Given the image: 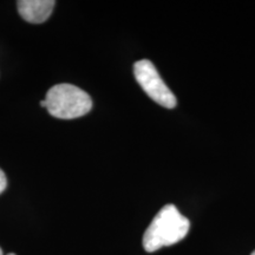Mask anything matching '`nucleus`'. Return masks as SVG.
I'll return each mask as SVG.
<instances>
[{
  "mask_svg": "<svg viewBox=\"0 0 255 255\" xmlns=\"http://www.w3.org/2000/svg\"><path fill=\"white\" fill-rule=\"evenodd\" d=\"M7 255H17V254H14V253H9V254H7Z\"/></svg>",
  "mask_w": 255,
  "mask_h": 255,
  "instance_id": "nucleus-8",
  "label": "nucleus"
},
{
  "mask_svg": "<svg viewBox=\"0 0 255 255\" xmlns=\"http://www.w3.org/2000/svg\"><path fill=\"white\" fill-rule=\"evenodd\" d=\"M133 75L137 83L152 101L167 109L176 107V97L158 75V71L150 60L142 59L136 62L133 65Z\"/></svg>",
  "mask_w": 255,
  "mask_h": 255,
  "instance_id": "nucleus-3",
  "label": "nucleus"
},
{
  "mask_svg": "<svg viewBox=\"0 0 255 255\" xmlns=\"http://www.w3.org/2000/svg\"><path fill=\"white\" fill-rule=\"evenodd\" d=\"M55 5L53 0H20L17 2V8L24 20L41 24L50 18Z\"/></svg>",
  "mask_w": 255,
  "mask_h": 255,
  "instance_id": "nucleus-4",
  "label": "nucleus"
},
{
  "mask_svg": "<svg viewBox=\"0 0 255 255\" xmlns=\"http://www.w3.org/2000/svg\"><path fill=\"white\" fill-rule=\"evenodd\" d=\"M251 255H255V251H254V252H253V253H252Z\"/></svg>",
  "mask_w": 255,
  "mask_h": 255,
  "instance_id": "nucleus-9",
  "label": "nucleus"
},
{
  "mask_svg": "<svg viewBox=\"0 0 255 255\" xmlns=\"http://www.w3.org/2000/svg\"><path fill=\"white\" fill-rule=\"evenodd\" d=\"M190 222L174 205L164 206L143 235V247L148 253L177 244L187 237Z\"/></svg>",
  "mask_w": 255,
  "mask_h": 255,
  "instance_id": "nucleus-1",
  "label": "nucleus"
},
{
  "mask_svg": "<svg viewBox=\"0 0 255 255\" xmlns=\"http://www.w3.org/2000/svg\"><path fill=\"white\" fill-rule=\"evenodd\" d=\"M40 107L45 108V109H46V102H45V100H43V101L40 102Z\"/></svg>",
  "mask_w": 255,
  "mask_h": 255,
  "instance_id": "nucleus-6",
  "label": "nucleus"
},
{
  "mask_svg": "<svg viewBox=\"0 0 255 255\" xmlns=\"http://www.w3.org/2000/svg\"><path fill=\"white\" fill-rule=\"evenodd\" d=\"M6 187H7V178H6L4 171L0 169V194L6 189Z\"/></svg>",
  "mask_w": 255,
  "mask_h": 255,
  "instance_id": "nucleus-5",
  "label": "nucleus"
},
{
  "mask_svg": "<svg viewBox=\"0 0 255 255\" xmlns=\"http://www.w3.org/2000/svg\"><path fill=\"white\" fill-rule=\"evenodd\" d=\"M0 255H2V251H1V248H0Z\"/></svg>",
  "mask_w": 255,
  "mask_h": 255,
  "instance_id": "nucleus-7",
  "label": "nucleus"
},
{
  "mask_svg": "<svg viewBox=\"0 0 255 255\" xmlns=\"http://www.w3.org/2000/svg\"><path fill=\"white\" fill-rule=\"evenodd\" d=\"M46 109L59 120H73L84 116L92 109L91 97L72 84H57L47 91Z\"/></svg>",
  "mask_w": 255,
  "mask_h": 255,
  "instance_id": "nucleus-2",
  "label": "nucleus"
}]
</instances>
